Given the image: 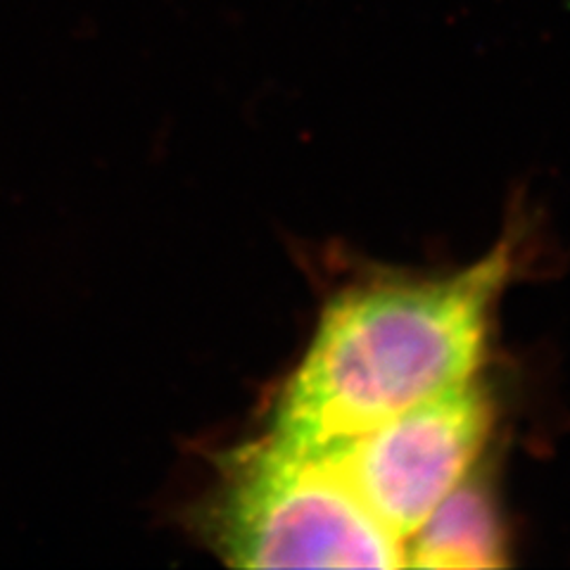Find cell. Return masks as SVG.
Masks as SVG:
<instances>
[{
    "instance_id": "6da1fadb",
    "label": "cell",
    "mask_w": 570,
    "mask_h": 570,
    "mask_svg": "<svg viewBox=\"0 0 570 570\" xmlns=\"http://www.w3.org/2000/svg\"><path fill=\"white\" fill-rule=\"evenodd\" d=\"M513 272L502 240L463 272L335 295L276 404L272 433L328 450L473 381Z\"/></svg>"
},
{
    "instance_id": "7a4b0ae2",
    "label": "cell",
    "mask_w": 570,
    "mask_h": 570,
    "mask_svg": "<svg viewBox=\"0 0 570 570\" xmlns=\"http://www.w3.org/2000/svg\"><path fill=\"white\" fill-rule=\"evenodd\" d=\"M200 519L212 549L236 568L404 566V544L364 507L328 452L274 433L224 459Z\"/></svg>"
},
{
    "instance_id": "3957f363",
    "label": "cell",
    "mask_w": 570,
    "mask_h": 570,
    "mask_svg": "<svg viewBox=\"0 0 570 570\" xmlns=\"http://www.w3.org/2000/svg\"><path fill=\"white\" fill-rule=\"evenodd\" d=\"M490 425L488 392L469 381L318 452H328L364 507L404 544L463 483Z\"/></svg>"
},
{
    "instance_id": "277c9868",
    "label": "cell",
    "mask_w": 570,
    "mask_h": 570,
    "mask_svg": "<svg viewBox=\"0 0 570 570\" xmlns=\"http://www.w3.org/2000/svg\"><path fill=\"white\" fill-rule=\"evenodd\" d=\"M504 554L494 507L473 483H459L404 542V566L414 568H497Z\"/></svg>"
}]
</instances>
